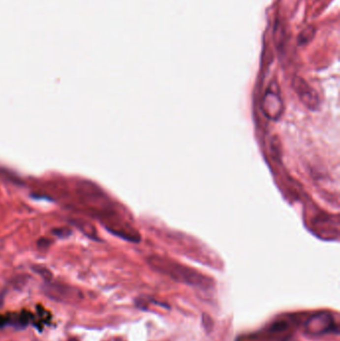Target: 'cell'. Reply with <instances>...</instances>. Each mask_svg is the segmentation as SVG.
Segmentation results:
<instances>
[{"label": "cell", "instance_id": "277c9868", "mask_svg": "<svg viewBox=\"0 0 340 341\" xmlns=\"http://www.w3.org/2000/svg\"><path fill=\"white\" fill-rule=\"evenodd\" d=\"M289 327H290V324L286 320H278L271 325L269 331L271 334L279 335V333L286 332Z\"/></svg>", "mask_w": 340, "mask_h": 341}, {"label": "cell", "instance_id": "6da1fadb", "mask_svg": "<svg viewBox=\"0 0 340 341\" xmlns=\"http://www.w3.org/2000/svg\"><path fill=\"white\" fill-rule=\"evenodd\" d=\"M150 263L154 269L171 277L178 282L185 283L203 289L212 287L213 282L210 279L177 262L170 261L159 256H154L150 258Z\"/></svg>", "mask_w": 340, "mask_h": 341}, {"label": "cell", "instance_id": "7a4b0ae2", "mask_svg": "<svg viewBox=\"0 0 340 341\" xmlns=\"http://www.w3.org/2000/svg\"><path fill=\"white\" fill-rule=\"evenodd\" d=\"M306 331L311 335H322L327 333L338 334L339 329L332 314L321 311L309 317L305 325Z\"/></svg>", "mask_w": 340, "mask_h": 341}, {"label": "cell", "instance_id": "5b68a950", "mask_svg": "<svg viewBox=\"0 0 340 341\" xmlns=\"http://www.w3.org/2000/svg\"><path fill=\"white\" fill-rule=\"evenodd\" d=\"M7 323H9V317L0 315V327L5 326Z\"/></svg>", "mask_w": 340, "mask_h": 341}, {"label": "cell", "instance_id": "3957f363", "mask_svg": "<svg viewBox=\"0 0 340 341\" xmlns=\"http://www.w3.org/2000/svg\"><path fill=\"white\" fill-rule=\"evenodd\" d=\"M293 86L299 98L307 106L312 108L318 105L317 94L309 85H308L305 80H302L301 78H295L293 81Z\"/></svg>", "mask_w": 340, "mask_h": 341}, {"label": "cell", "instance_id": "8992f818", "mask_svg": "<svg viewBox=\"0 0 340 341\" xmlns=\"http://www.w3.org/2000/svg\"><path fill=\"white\" fill-rule=\"evenodd\" d=\"M70 341H78V340L77 339H71Z\"/></svg>", "mask_w": 340, "mask_h": 341}]
</instances>
